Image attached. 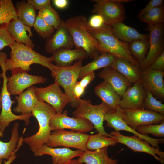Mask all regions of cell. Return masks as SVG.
I'll use <instances>...</instances> for the list:
<instances>
[{
	"mask_svg": "<svg viewBox=\"0 0 164 164\" xmlns=\"http://www.w3.org/2000/svg\"><path fill=\"white\" fill-rule=\"evenodd\" d=\"M9 47L11 50L10 58L6 57L4 62L7 71L18 69L28 72L31 69V65L37 64L48 68L54 78V65L52 64V57L44 56L25 44L15 42Z\"/></svg>",
	"mask_w": 164,
	"mask_h": 164,
	"instance_id": "6da1fadb",
	"label": "cell"
},
{
	"mask_svg": "<svg viewBox=\"0 0 164 164\" xmlns=\"http://www.w3.org/2000/svg\"><path fill=\"white\" fill-rule=\"evenodd\" d=\"M65 22L75 48L85 50L91 58L93 59L100 54L97 41L88 31L86 16H74L68 18Z\"/></svg>",
	"mask_w": 164,
	"mask_h": 164,
	"instance_id": "7a4b0ae2",
	"label": "cell"
},
{
	"mask_svg": "<svg viewBox=\"0 0 164 164\" xmlns=\"http://www.w3.org/2000/svg\"><path fill=\"white\" fill-rule=\"evenodd\" d=\"M87 29L91 35L97 41L100 53L107 52L115 57L126 59L134 64H140L133 58L128 47V43L121 41L112 33L109 26L99 29L90 27Z\"/></svg>",
	"mask_w": 164,
	"mask_h": 164,
	"instance_id": "3957f363",
	"label": "cell"
},
{
	"mask_svg": "<svg viewBox=\"0 0 164 164\" xmlns=\"http://www.w3.org/2000/svg\"><path fill=\"white\" fill-rule=\"evenodd\" d=\"M56 113V111L51 105L38 101L32 114L38 122L39 129L36 134L24 138L23 141L29 145L32 152L47 142L51 133L50 121Z\"/></svg>",
	"mask_w": 164,
	"mask_h": 164,
	"instance_id": "277c9868",
	"label": "cell"
},
{
	"mask_svg": "<svg viewBox=\"0 0 164 164\" xmlns=\"http://www.w3.org/2000/svg\"><path fill=\"white\" fill-rule=\"evenodd\" d=\"M112 109L104 102L97 105L92 104L91 101L80 98L75 110L72 113L74 118H83L89 120L101 135L112 138L105 131L103 125L105 114Z\"/></svg>",
	"mask_w": 164,
	"mask_h": 164,
	"instance_id": "5b68a950",
	"label": "cell"
},
{
	"mask_svg": "<svg viewBox=\"0 0 164 164\" xmlns=\"http://www.w3.org/2000/svg\"><path fill=\"white\" fill-rule=\"evenodd\" d=\"M5 58L0 56V66L2 73L0 74V78L3 79L2 86L0 95L1 98L2 111L0 114V131L3 133L6 128L8 127L10 123L15 120H19L24 121L26 125L30 123L29 118L32 116V114L25 115H16L11 110V107L15 101L12 100L7 88V70L4 66Z\"/></svg>",
	"mask_w": 164,
	"mask_h": 164,
	"instance_id": "8992f818",
	"label": "cell"
},
{
	"mask_svg": "<svg viewBox=\"0 0 164 164\" xmlns=\"http://www.w3.org/2000/svg\"><path fill=\"white\" fill-rule=\"evenodd\" d=\"M82 66V60H78L73 65L67 67H62L54 65V82L63 87L64 93L70 99V104L73 108H76L78 104V102L74 97L73 90L79 79Z\"/></svg>",
	"mask_w": 164,
	"mask_h": 164,
	"instance_id": "52a82bcc",
	"label": "cell"
},
{
	"mask_svg": "<svg viewBox=\"0 0 164 164\" xmlns=\"http://www.w3.org/2000/svg\"><path fill=\"white\" fill-rule=\"evenodd\" d=\"M129 0H93L94 8L92 13L100 15L106 25L110 26L118 22H123L126 18L124 7L122 3Z\"/></svg>",
	"mask_w": 164,
	"mask_h": 164,
	"instance_id": "ba28073f",
	"label": "cell"
},
{
	"mask_svg": "<svg viewBox=\"0 0 164 164\" xmlns=\"http://www.w3.org/2000/svg\"><path fill=\"white\" fill-rule=\"evenodd\" d=\"M116 109L124 121L133 129L151 124H158L164 121V115L145 109H125L119 106Z\"/></svg>",
	"mask_w": 164,
	"mask_h": 164,
	"instance_id": "9c48e42d",
	"label": "cell"
},
{
	"mask_svg": "<svg viewBox=\"0 0 164 164\" xmlns=\"http://www.w3.org/2000/svg\"><path fill=\"white\" fill-rule=\"evenodd\" d=\"M89 135L72 131L57 130L51 133L45 144L51 148L62 146L75 148L85 152L87 150L86 145Z\"/></svg>",
	"mask_w": 164,
	"mask_h": 164,
	"instance_id": "30bf717a",
	"label": "cell"
},
{
	"mask_svg": "<svg viewBox=\"0 0 164 164\" xmlns=\"http://www.w3.org/2000/svg\"><path fill=\"white\" fill-rule=\"evenodd\" d=\"M35 95L38 101L45 102L52 107L56 113L61 114L70 102V98L62 92L56 82L45 87H34Z\"/></svg>",
	"mask_w": 164,
	"mask_h": 164,
	"instance_id": "8fae6325",
	"label": "cell"
},
{
	"mask_svg": "<svg viewBox=\"0 0 164 164\" xmlns=\"http://www.w3.org/2000/svg\"><path fill=\"white\" fill-rule=\"evenodd\" d=\"M146 30L149 32V47L145 58L140 65L141 71L149 68L164 51V24L157 25L147 24Z\"/></svg>",
	"mask_w": 164,
	"mask_h": 164,
	"instance_id": "7c38bea8",
	"label": "cell"
},
{
	"mask_svg": "<svg viewBox=\"0 0 164 164\" xmlns=\"http://www.w3.org/2000/svg\"><path fill=\"white\" fill-rule=\"evenodd\" d=\"M50 126L51 131L68 129L81 133L90 132L94 128L93 124L89 120L69 117L67 110L61 114L56 113L50 120Z\"/></svg>",
	"mask_w": 164,
	"mask_h": 164,
	"instance_id": "4fadbf2b",
	"label": "cell"
},
{
	"mask_svg": "<svg viewBox=\"0 0 164 164\" xmlns=\"http://www.w3.org/2000/svg\"><path fill=\"white\" fill-rule=\"evenodd\" d=\"M110 135L120 143L125 145L134 152H142L149 154L162 164L164 162V152L153 147L151 146L149 143L143 140L135 135L127 136L121 134L119 131H114Z\"/></svg>",
	"mask_w": 164,
	"mask_h": 164,
	"instance_id": "5bb4252c",
	"label": "cell"
},
{
	"mask_svg": "<svg viewBox=\"0 0 164 164\" xmlns=\"http://www.w3.org/2000/svg\"><path fill=\"white\" fill-rule=\"evenodd\" d=\"M11 77H7V88L10 95H19L24 90L32 85L44 83L47 79L41 76L32 75L26 71L15 69Z\"/></svg>",
	"mask_w": 164,
	"mask_h": 164,
	"instance_id": "9a60e30c",
	"label": "cell"
},
{
	"mask_svg": "<svg viewBox=\"0 0 164 164\" xmlns=\"http://www.w3.org/2000/svg\"><path fill=\"white\" fill-rule=\"evenodd\" d=\"M74 47L73 39L65 21L62 19L55 32L46 39L45 50L48 53H52L59 49H73Z\"/></svg>",
	"mask_w": 164,
	"mask_h": 164,
	"instance_id": "2e32d148",
	"label": "cell"
},
{
	"mask_svg": "<svg viewBox=\"0 0 164 164\" xmlns=\"http://www.w3.org/2000/svg\"><path fill=\"white\" fill-rule=\"evenodd\" d=\"M164 71L149 68L142 71L140 82L144 88L150 92L156 99H164Z\"/></svg>",
	"mask_w": 164,
	"mask_h": 164,
	"instance_id": "e0dca14e",
	"label": "cell"
},
{
	"mask_svg": "<svg viewBox=\"0 0 164 164\" xmlns=\"http://www.w3.org/2000/svg\"><path fill=\"white\" fill-rule=\"evenodd\" d=\"M104 121L107 122L106 126L113 128L115 131L124 130L131 132L140 139L148 142L152 147L160 150L159 144L162 142L164 139L154 138L148 135H142L139 134L135 129L132 128L124 121L116 109L107 112L104 116Z\"/></svg>",
	"mask_w": 164,
	"mask_h": 164,
	"instance_id": "ac0fdd59",
	"label": "cell"
},
{
	"mask_svg": "<svg viewBox=\"0 0 164 164\" xmlns=\"http://www.w3.org/2000/svg\"><path fill=\"white\" fill-rule=\"evenodd\" d=\"M146 90L140 82L128 87L121 96L119 106L125 109H144Z\"/></svg>",
	"mask_w": 164,
	"mask_h": 164,
	"instance_id": "d6986e66",
	"label": "cell"
},
{
	"mask_svg": "<svg viewBox=\"0 0 164 164\" xmlns=\"http://www.w3.org/2000/svg\"><path fill=\"white\" fill-rule=\"evenodd\" d=\"M84 151L78 149L73 150L68 148H53L49 147L45 144L43 145L33 153L36 156L48 155L52 157L53 164H63L67 163L76 157H80Z\"/></svg>",
	"mask_w": 164,
	"mask_h": 164,
	"instance_id": "ffe728a7",
	"label": "cell"
},
{
	"mask_svg": "<svg viewBox=\"0 0 164 164\" xmlns=\"http://www.w3.org/2000/svg\"><path fill=\"white\" fill-rule=\"evenodd\" d=\"M6 26L15 42L23 43L32 49L34 48V44L30 38L33 36L31 27L26 25L18 18L12 20Z\"/></svg>",
	"mask_w": 164,
	"mask_h": 164,
	"instance_id": "44dd1931",
	"label": "cell"
},
{
	"mask_svg": "<svg viewBox=\"0 0 164 164\" xmlns=\"http://www.w3.org/2000/svg\"><path fill=\"white\" fill-rule=\"evenodd\" d=\"M97 76L108 82L121 97L127 88L132 85V83L111 66L104 68Z\"/></svg>",
	"mask_w": 164,
	"mask_h": 164,
	"instance_id": "7402d4cb",
	"label": "cell"
},
{
	"mask_svg": "<svg viewBox=\"0 0 164 164\" xmlns=\"http://www.w3.org/2000/svg\"><path fill=\"white\" fill-rule=\"evenodd\" d=\"M52 54L51 57L55 65L62 67L70 66L75 60H82L89 57L87 53L80 48L62 49Z\"/></svg>",
	"mask_w": 164,
	"mask_h": 164,
	"instance_id": "603a6c76",
	"label": "cell"
},
{
	"mask_svg": "<svg viewBox=\"0 0 164 164\" xmlns=\"http://www.w3.org/2000/svg\"><path fill=\"white\" fill-rule=\"evenodd\" d=\"M114 36L119 40L128 43L138 40H149V35L139 32L134 28L123 22L115 23L110 26Z\"/></svg>",
	"mask_w": 164,
	"mask_h": 164,
	"instance_id": "cb8c5ba5",
	"label": "cell"
},
{
	"mask_svg": "<svg viewBox=\"0 0 164 164\" xmlns=\"http://www.w3.org/2000/svg\"><path fill=\"white\" fill-rule=\"evenodd\" d=\"M111 66L132 83L140 82L142 71L140 67L128 60L115 57Z\"/></svg>",
	"mask_w": 164,
	"mask_h": 164,
	"instance_id": "d4e9b609",
	"label": "cell"
},
{
	"mask_svg": "<svg viewBox=\"0 0 164 164\" xmlns=\"http://www.w3.org/2000/svg\"><path fill=\"white\" fill-rule=\"evenodd\" d=\"M17 102L14 112L21 113V115L31 114L38 100L36 97L33 86L28 88L19 96L15 97Z\"/></svg>",
	"mask_w": 164,
	"mask_h": 164,
	"instance_id": "484cf974",
	"label": "cell"
},
{
	"mask_svg": "<svg viewBox=\"0 0 164 164\" xmlns=\"http://www.w3.org/2000/svg\"><path fill=\"white\" fill-rule=\"evenodd\" d=\"M95 94L102 101L113 110L119 106L121 97L111 85L104 80L97 85L94 88Z\"/></svg>",
	"mask_w": 164,
	"mask_h": 164,
	"instance_id": "4316f807",
	"label": "cell"
},
{
	"mask_svg": "<svg viewBox=\"0 0 164 164\" xmlns=\"http://www.w3.org/2000/svg\"><path fill=\"white\" fill-rule=\"evenodd\" d=\"M108 147L94 151L87 150L78 159L80 162L85 164H118L117 159L109 158Z\"/></svg>",
	"mask_w": 164,
	"mask_h": 164,
	"instance_id": "83f0119b",
	"label": "cell"
},
{
	"mask_svg": "<svg viewBox=\"0 0 164 164\" xmlns=\"http://www.w3.org/2000/svg\"><path fill=\"white\" fill-rule=\"evenodd\" d=\"M115 57L108 53L105 52L99 54L90 63L82 67L79 79H81L87 74L99 69L111 66Z\"/></svg>",
	"mask_w": 164,
	"mask_h": 164,
	"instance_id": "f1b7e54d",
	"label": "cell"
},
{
	"mask_svg": "<svg viewBox=\"0 0 164 164\" xmlns=\"http://www.w3.org/2000/svg\"><path fill=\"white\" fill-rule=\"evenodd\" d=\"M16 6L18 18L26 25L33 27L37 16L34 7L24 1L18 2Z\"/></svg>",
	"mask_w": 164,
	"mask_h": 164,
	"instance_id": "f546056e",
	"label": "cell"
},
{
	"mask_svg": "<svg viewBox=\"0 0 164 164\" xmlns=\"http://www.w3.org/2000/svg\"><path fill=\"white\" fill-rule=\"evenodd\" d=\"M118 142L115 138L98 133L89 135L86 146L87 150L94 151L105 147L114 146Z\"/></svg>",
	"mask_w": 164,
	"mask_h": 164,
	"instance_id": "4dcf8cb0",
	"label": "cell"
},
{
	"mask_svg": "<svg viewBox=\"0 0 164 164\" xmlns=\"http://www.w3.org/2000/svg\"><path fill=\"white\" fill-rule=\"evenodd\" d=\"M149 47V40H138L128 43L130 51L134 59L141 64L145 58Z\"/></svg>",
	"mask_w": 164,
	"mask_h": 164,
	"instance_id": "1f68e13d",
	"label": "cell"
},
{
	"mask_svg": "<svg viewBox=\"0 0 164 164\" xmlns=\"http://www.w3.org/2000/svg\"><path fill=\"white\" fill-rule=\"evenodd\" d=\"M138 19L147 24L157 25L164 24V7L162 5L139 14Z\"/></svg>",
	"mask_w": 164,
	"mask_h": 164,
	"instance_id": "d6a6232c",
	"label": "cell"
},
{
	"mask_svg": "<svg viewBox=\"0 0 164 164\" xmlns=\"http://www.w3.org/2000/svg\"><path fill=\"white\" fill-rule=\"evenodd\" d=\"M18 18L16 8L12 0H0V26L6 25Z\"/></svg>",
	"mask_w": 164,
	"mask_h": 164,
	"instance_id": "836d02e7",
	"label": "cell"
},
{
	"mask_svg": "<svg viewBox=\"0 0 164 164\" xmlns=\"http://www.w3.org/2000/svg\"><path fill=\"white\" fill-rule=\"evenodd\" d=\"M38 15L49 25L56 29L60 24L61 19L57 12L51 5H47L39 10Z\"/></svg>",
	"mask_w": 164,
	"mask_h": 164,
	"instance_id": "e575fe53",
	"label": "cell"
},
{
	"mask_svg": "<svg viewBox=\"0 0 164 164\" xmlns=\"http://www.w3.org/2000/svg\"><path fill=\"white\" fill-rule=\"evenodd\" d=\"M33 27L39 35L43 39H46L55 32V29L37 15Z\"/></svg>",
	"mask_w": 164,
	"mask_h": 164,
	"instance_id": "d590c367",
	"label": "cell"
},
{
	"mask_svg": "<svg viewBox=\"0 0 164 164\" xmlns=\"http://www.w3.org/2000/svg\"><path fill=\"white\" fill-rule=\"evenodd\" d=\"M135 129L141 135H147L151 134L155 136L162 137L164 136V121L158 124L140 126Z\"/></svg>",
	"mask_w": 164,
	"mask_h": 164,
	"instance_id": "8d00e7d4",
	"label": "cell"
},
{
	"mask_svg": "<svg viewBox=\"0 0 164 164\" xmlns=\"http://www.w3.org/2000/svg\"><path fill=\"white\" fill-rule=\"evenodd\" d=\"M143 106L144 108L164 115V104L156 98L148 91H146V94L144 101Z\"/></svg>",
	"mask_w": 164,
	"mask_h": 164,
	"instance_id": "74e56055",
	"label": "cell"
},
{
	"mask_svg": "<svg viewBox=\"0 0 164 164\" xmlns=\"http://www.w3.org/2000/svg\"><path fill=\"white\" fill-rule=\"evenodd\" d=\"M15 148V144L12 140L8 142H4L0 140V159H9L13 155Z\"/></svg>",
	"mask_w": 164,
	"mask_h": 164,
	"instance_id": "f35d334b",
	"label": "cell"
},
{
	"mask_svg": "<svg viewBox=\"0 0 164 164\" xmlns=\"http://www.w3.org/2000/svg\"><path fill=\"white\" fill-rule=\"evenodd\" d=\"M15 41L8 32L6 25L0 26V50L6 46H10Z\"/></svg>",
	"mask_w": 164,
	"mask_h": 164,
	"instance_id": "ab89813d",
	"label": "cell"
},
{
	"mask_svg": "<svg viewBox=\"0 0 164 164\" xmlns=\"http://www.w3.org/2000/svg\"><path fill=\"white\" fill-rule=\"evenodd\" d=\"M88 26L94 29H99L107 26L102 16L97 14H94L88 20Z\"/></svg>",
	"mask_w": 164,
	"mask_h": 164,
	"instance_id": "60d3db41",
	"label": "cell"
},
{
	"mask_svg": "<svg viewBox=\"0 0 164 164\" xmlns=\"http://www.w3.org/2000/svg\"><path fill=\"white\" fill-rule=\"evenodd\" d=\"M151 69L163 71L164 70V51L152 64L149 68Z\"/></svg>",
	"mask_w": 164,
	"mask_h": 164,
	"instance_id": "b9f144b4",
	"label": "cell"
},
{
	"mask_svg": "<svg viewBox=\"0 0 164 164\" xmlns=\"http://www.w3.org/2000/svg\"><path fill=\"white\" fill-rule=\"evenodd\" d=\"M163 0H150L145 6L140 11L139 14H142L155 8L163 5Z\"/></svg>",
	"mask_w": 164,
	"mask_h": 164,
	"instance_id": "7bdbcfd3",
	"label": "cell"
},
{
	"mask_svg": "<svg viewBox=\"0 0 164 164\" xmlns=\"http://www.w3.org/2000/svg\"><path fill=\"white\" fill-rule=\"evenodd\" d=\"M27 2L33 5L36 10H39L47 5H51L50 0H28Z\"/></svg>",
	"mask_w": 164,
	"mask_h": 164,
	"instance_id": "ee69618b",
	"label": "cell"
},
{
	"mask_svg": "<svg viewBox=\"0 0 164 164\" xmlns=\"http://www.w3.org/2000/svg\"><path fill=\"white\" fill-rule=\"evenodd\" d=\"M85 89L77 81L75 84L73 90V94L75 100L78 102L80 97L84 94Z\"/></svg>",
	"mask_w": 164,
	"mask_h": 164,
	"instance_id": "f6af8a7d",
	"label": "cell"
},
{
	"mask_svg": "<svg viewBox=\"0 0 164 164\" xmlns=\"http://www.w3.org/2000/svg\"><path fill=\"white\" fill-rule=\"evenodd\" d=\"M95 77V73L94 72L90 73L84 76L79 81L80 85L85 89L88 85L91 82Z\"/></svg>",
	"mask_w": 164,
	"mask_h": 164,
	"instance_id": "bcb514c9",
	"label": "cell"
},
{
	"mask_svg": "<svg viewBox=\"0 0 164 164\" xmlns=\"http://www.w3.org/2000/svg\"><path fill=\"white\" fill-rule=\"evenodd\" d=\"M53 1L54 5L60 9L65 8L68 4V1L67 0H54Z\"/></svg>",
	"mask_w": 164,
	"mask_h": 164,
	"instance_id": "7dc6e473",
	"label": "cell"
},
{
	"mask_svg": "<svg viewBox=\"0 0 164 164\" xmlns=\"http://www.w3.org/2000/svg\"><path fill=\"white\" fill-rule=\"evenodd\" d=\"M16 152H15L9 159L5 161L3 164H11L16 157V156L15 155ZM2 159H0V164H2Z\"/></svg>",
	"mask_w": 164,
	"mask_h": 164,
	"instance_id": "c3c4849f",
	"label": "cell"
},
{
	"mask_svg": "<svg viewBox=\"0 0 164 164\" xmlns=\"http://www.w3.org/2000/svg\"><path fill=\"white\" fill-rule=\"evenodd\" d=\"M81 163L79 162L78 159H72L69 162L63 164H80Z\"/></svg>",
	"mask_w": 164,
	"mask_h": 164,
	"instance_id": "681fc988",
	"label": "cell"
},
{
	"mask_svg": "<svg viewBox=\"0 0 164 164\" xmlns=\"http://www.w3.org/2000/svg\"><path fill=\"white\" fill-rule=\"evenodd\" d=\"M2 108L1 98L0 95V109ZM3 136V134L0 131V137H2Z\"/></svg>",
	"mask_w": 164,
	"mask_h": 164,
	"instance_id": "f907efd6",
	"label": "cell"
},
{
	"mask_svg": "<svg viewBox=\"0 0 164 164\" xmlns=\"http://www.w3.org/2000/svg\"><path fill=\"white\" fill-rule=\"evenodd\" d=\"M80 164H84L83 163H80Z\"/></svg>",
	"mask_w": 164,
	"mask_h": 164,
	"instance_id": "816d5d0a",
	"label": "cell"
},
{
	"mask_svg": "<svg viewBox=\"0 0 164 164\" xmlns=\"http://www.w3.org/2000/svg\"><path fill=\"white\" fill-rule=\"evenodd\" d=\"M0 84H1V81L0 80Z\"/></svg>",
	"mask_w": 164,
	"mask_h": 164,
	"instance_id": "f5cc1de1",
	"label": "cell"
}]
</instances>
